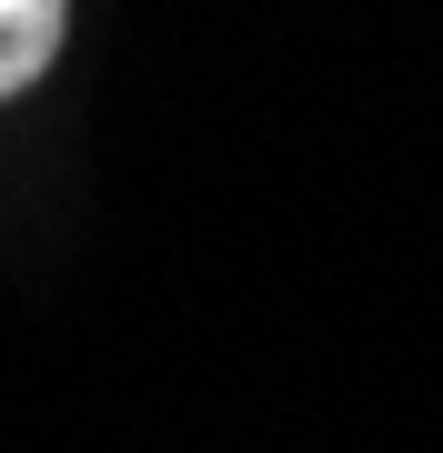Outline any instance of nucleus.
<instances>
[{"instance_id":"obj_1","label":"nucleus","mask_w":443,"mask_h":453,"mask_svg":"<svg viewBox=\"0 0 443 453\" xmlns=\"http://www.w3.org/2000/svg\"><path fill=\"white\" fill-rule=\"evenodd\" d=\"M61 11L71 0H0V101L31 91L50 61H61Z\"/></svg>"}]
</instances>
